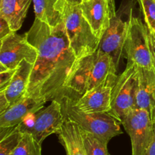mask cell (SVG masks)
I'll list each match as a JSON object with an SVG mask.
<instances>
[{"mask_svg": "<svg viewBox=\"0 0 155 155\" xmlns=\"http://www.w3.org/2000/svg\"><path fill=\"white\" fill-rule=\"evenodd\" d=\"M33 0H0V17L8 21L14 32L21 29Z\"/></svg>", "mask_w": 155, "mask_h": 155, "instance_id": "cell-17", "label": "cell"}, {"mask_svg": "<svg viewBox=\"0 0 155 155\" xmlns=\"http://www.w3.org/2000/svg\"><path fill=\"white\" fill-rule=\"evenodd\" d=\"M15 70H5V71H0V92L5 91L8 85L10 84L11 80L13 77Z\"/></svg>", "mask_w": 155, "mask_h": 155, "instance_id": "cell-23", "label": "cell"}, {"mask_svg": "<svg viewBox=\"0 0 155 155\" xmlns=\"http://www.w3.org/2000/svg\"><path fill=\"white\" fill-rule=\"evenodd\" d=\"M144 155H155V127H154V133L153 136L152 141L150 144L149 147L148 148L147 151H145Z\"/></svg>", "mask_w": 155, "mask_h": 155, "instance_id": "cell-26", "label": "cell"}, {"mask_svg": "<svg viewBox=\"0 0 155 155\" xmlns=\"http://www.w3.org/2000/svg\"><path fill=\"white\" fill-rule=\"evenodd\" d=\"M128 21H124L120 17L115 16L110 20V24L100 41L98 48L113 58L118 68L120 59L124 56V42L127 35Z\"/></svg>", "mask_w": 155, "mask_h": 155, "instance_id": "cell-10", "label": "cell"}, {"mask_svg": "<svg viewBox=\"0 0 155 155\" xmlns=\"http://www.w3.org/2000/svg\"><path fill=\"white\" fill-rule=\"evenodd\" d=\"M117 79L109 80L73 100L74 105L86 113H109L111 104L112 90Z\"/></svg>", "mask_w": 155, "mask_h": 155, "instance_id": "cell-11", "label": "cell"}, {"mask_svg": "<svg viewBox=\"0 0 155 155\" xmlns=\"http://www.w3.org/2000/svg\"><path fill=\"white\" fill-rule=\"evenodd\" d=\"M117 68L113 58L98 49L79 59L68 80L66 90L83 95L107 80L117 79Z\"/></svg>", "mask_w": 155, "mask_h": 155, "instance_id": "cell-2", "label": "cell"}, {"mask_svg": "<svg viewBox=\"0 0 155 155\" xmlns=\"http://www.w3.org/2000/svg\"><path fill=\"white\" fill-rule=\"evenodd\" d=\"M10 106V103L8 101L4 91L0 92V114L3 113Z\"/></svg>", "mask_w": 155, "mask_h": 155, "instance_id": "cell-25", "label": "cell"}, {"mask_svg": "<svg viewBox=\"0 0 155 155\" xmlns=\"http://www.w3.org/2000/svg\"><path fill=\"white\" fill-rule=\"evenodd\" d=\"M24 36L38 53L26 96L46 101L61 98L79 61L70 45L64 22L51 27L36 18Z\"/></svg>", "mask_w": 155, "mask_h": 155, "instance_id": "cell-1", "label": "cell"}, {"mask_svg": "<svg viewBox=\"0 0 155 155\" xmlns=\"http://www.w3.org/2000/svg\"><path fill=\"white\" fill-rule=\"evenodd\" d=\"M58 135L67 155H87L80 127L74 121L65 118Z\"/></svg>", "mask_w": 155, "mask_h": 155, "instance_id": "cell-16", "label": "cell"}, {"mask_svg": "<svg viewBox=\"0 0 155 155\" xmlns=\"http://www.w3.org/2000/svg\"><path fill=\"white\" fill-rule=\"evenodd\" d=\"M80 131L87 155H110L107 151V144L101 142L92 133L81 129Z\"/></svg>", "mask_w": 155, "mask_h": 155, "instance_id": "cell-19", "label": "cell"}, {"mask_svg": "<svg viewBox=\"0 0 155 155\" xmlns=\"http://www.w3.org/2000/svg\"><path fill=\"white\" fill-rule=\"evenodd\" d=\"M136 108L147 110L155 125V68H139L136 91Z\"/></svg>", "mask_w": 155, "mask_h": 155, "instance_id": "cell-14", "label": "cell"}, {"mask_svg": "<svg viewBox=\"0 0 155 155\" xmlns=\"http://www.w3.org/2000/svg\"><path fill=\"white\" fill-rule=\"evenodd\" d=\"M13 32L8 21L0 17V40L12 34Z\"/></svg>", "mask_w": 155, "mask_h": 155, "instance_id": "cell-24", "label": "cell"}, {"mask_svg": "<svg viewBox=\"0 0 155 155\" xmlns=\"http://www.w3.org/2000/svg\"><path fill=\"white\" fill-rule=\"evenodd\" d=\"M24 133L15 127L3 138L0 139V155H12L22 139Z\"/></svg>", "mask_w": 155, "mask_h": 155, "instance_id": "cell-21", "label": "cell"}, {"mask_svg": "<svg viewBox=\"0 0 155 155\" xmlns=\"http://www.w3.org/2000/svg\"><path fill=\"white\" fill-rule=\"evenodd\" d=\"M46 101L45 99L25 96L0 114V127L10 128L18 127L25 120L41 110Z\"/></svg>", "mask_w": 155, "mask_h": 155, "instance_id": "cell-12", "label": "cell"}, {"mask_svg": "<svg viewBox=\"0 0 155 155\" xmlns=\"http://www.w3.org/2000/svg\"><path fill=\"white\" fill-rule=\"evenodd\" d=\"M121 124L131 139L132 155L145 154L154 133L155 125L149 113L143 109L135 108Z\"/></svg>", "mask_w": 155, "mask_h": 155, "instance_id": "cell-8", "label": "cell"}, {"mask_svg": "<svg viewBox=\"0 0 155 155\" xmlns=\"http://www.w3.org/2000/svg\"><path fill=\"white\" fill-rule=\"evenodd\" d=\"M33 64L24 60L15 71L10 84L4 91L10 105L26 96Z\"/></svg>", "mask_w": 155, "mask_h": 155, "instance_id": "cell-15", "label": "cell"}, {"mask_svg": "<svg viewBox=\"0 0 155 155\" xmlns=\"http://www.w3.org/2000/svg\"><path fill=\"white\" fill-rule=\"evenodd\" d=\"M64 22L71 49L78 59L97 51L100 39L95 36L82 13L80 5L62 0Z\"/></svg>", "mask_w": 155, "mask_h": 155, "instance_id": "cell-3", "label": "cell"}, {"mask_svg": "<svg viewBox=\"0 0 155 155\" xmlns=\"http://www.w3.org/2000/svg\"><path fill=\"white\" fill-rule=\"evenodd\" d=\"M124 57L128 60L127 63L136 65L138 68H155L148 27L140 18L133 16L132 12L124 42Z\"/></svg>", "mask_w": 155, "mask_h": 155, "instance_id": "cell-5", "label": "cell"}, {"mask_svg": "<svg viewBox=\"0 0 155 155\" xmlns=\"http://www.w3.org/2000/svg\"><path fill=\"white\" fill-rule=\"evenodd\" d=\"M36 18L51 27L64 22L62 0H33Z\"/></svg>", "mask_w": 155, "mask_h": 155, "instance_id": "cell-18", "label": "cell"}, {"mask_svg": "<svg viewBox=\"0 0 155 155\" xmlns=\"http://www.w3.org/2000/svg\"><path fill=\"white\" fill-rule=\"evenodd\" d=\"M154 65H155V61H154Z\"/></svg>", "mask_w": 155, "mask_h": 155, "instance_id": "cell-30", "label": "cell"}, {"mask_svg": "<svg viewBox=\"0 0 155 155\" xmlns=\"http://www.w3.org/2000/svg\"><path fill=\"white\" fill-rule=\"evenodd\" d=\"M60 101L65 118L74 121L81 130L92 133L105 144L123 133L120 123L109 113H86L76 107L72 98L67 95L61 97Z\"/></svg>", "mask_w": 155, "mask_h": 155, "instance_id": "cell-4", "label": "cell"}, {"mask_svg": "<svg viewBox=\"0 0 155 155\" xmlns=\"http://www.w3.org/2000/svg\"><path fill=\"white\" fill-rule=\"evenodd\" d=\"M32 123L22 122L18 128L23 133L31 135L39 144L50 135L59 133L65 120L61 103L58 99L52 100L45 109H41L33 114Z\"/></svg>", "mask_w": 155, "mask_h": 155, "instance_id": "cell-7", "label": "cell"}, {"mask_svg": "<svg viewBox=\"0 0 155 155\" xmlns=\"http://www.w3.org/2000/svg\"><path fill=\"white\" fill-rule=\"evenodd\" d=\"M148 33H149V39H150V44H151V51H152L153 55H154V61H155V33L151 32L149 30H148Z\"/></svg>", "mask_w": 155, "mask_h": 155, "instance_id": "cell-27", "label": "cell"}, {"mask_svg": "<svg viewBox=\"0 0 155 155\" xmlns=\"http://www.w3.org/2000/svg\"><path fill=\"white\" fill-rule=\"evenodd\" d=\"M37 56L36 49L27 40L25 36L13 32L1 39L0 64L7 69H17L24 60L34 64Z\"/></svg>", "mask_w": 155, "mask_h": 155, "instance_id": "cell-9", "label": "cell"}, {"mask_svg": "<svg viewBox=\"0 0 155 155\" xmlns=\"http://www.w3.org/2000/svg\"><path fill=\"white\" fill-rule=\"evenodd\" d=\"M142 9L145 24L155 33V0H137Z\"/></svg>", "mask_w": 155, "mask_h": 155, "instance_id": "cell-22", "label": "cell"}, {"mask_svg": "<svg viewBox=\"0 0 155 155\" xmlns=\"http://www.w3.org/2000/svg\"><path fill=\"white\" fill-rule=\"evenodd\" d=\"M139 68L127 63L125 71L117 77L112 90L109 114L120 123L136 108V91Z\"/></svg>", "mask_w": 155, "mask_h": 155, "instance_id": "cell-6", "label": "cell"}, {"mask_svg": "<svg viewBox=\"0 0 155 155\" xmlns=\"http://www.w3.org/2000/svg\"><path fill=\"white\" fill-rule=\"evenodd\" d=\"M12 155H42V145L29 133H24Z\"/></svg>", "mask_w": 155, "mask_h": 155, "instance_id": "cell-20", "label": "cell"}, {"mask_svg": "<svg viewBox=\"0 0 155 155\" xmlns=\"http://www.w3.org/2000/svg\"><path fill=\"white\" fill-rule=\"evenodd\" d=\"M82 13L95 36L101 40L110 24L111 13L108 0H85L80 4Z\"/></svg>", "mask_w": 155, "mask_h": 155, "instance_id": "cell-13", "label": "cell"}, {"mask_svg": "<svg viewBox=\"0 0 155 155\" xmlns=\"http://www.w3.org/2000/svg\"><path fill=\"white\" fill-rule=\"evenodd\" d=\"M109 1V5H110V13H111V18H114L117 16V12H116V5H115V0H108Z\"/></svg>", "mask_w": 155, "mask_h": 155, "instance_id": "cell-28", "label": "cell"}, {"mask_svg": "<svg viewBox=\"0 0 155 155\" xmlns=\"http://www.w3.org/2000/svg\"><path fill=\"white\" fill-rule=\"evenodd\" d=\"M67 2H68L69 3L74 5H80L85 1V0H66Z\"/></svg>", "mask_w": 155, "mask_h": 155, "instance_id": "cell-29", "label": "cell"}]
</instances>
